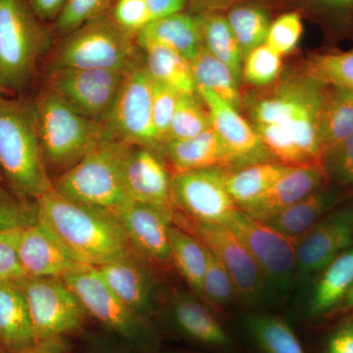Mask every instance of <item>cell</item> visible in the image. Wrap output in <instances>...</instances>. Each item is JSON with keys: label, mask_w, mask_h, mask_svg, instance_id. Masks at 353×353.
<instances>
[{"label": "cell", "mask_w": 353, "mask_h": 353, "mask_svg": "<svg viewBox=\"0 0 353 353\" xmlns=\"http://www.w3.org/2000/svg\"><path fill=\"white\" fill-rule=\"evenodd\" d=\"M210 128V114L199 94H180L165 141L194 138Z\"/></svg>", "instance_id": "36"}, {"label": "cell", "mask_w": 353, "mask_h": 353, "mask_svg": "<svg viewBox=\"0 0 353 353\" xmlns=\"http://www.w3.org/2000/svg\"><path fill=\"white\" fill-rule=\"evenodd\" d=\"M225 226L243 241L263 274L265 282L285 289L296 273V241L276 231L264 221L239 209Z\"/></svg>", "instance_id": "14"}, {"label": "cell", "mask_w": 353, "mask_h": 353, "mask_svg": "<svg viewBox=\"0 0 353 353\" xmlns=\"http://www.w3.org/2000/svg\"><path fill=\"white\" fill-rule=\"evenodd\" d=\"M152 21L182 12L187 0H146Z\"/></svg>", "instance_id": "50"}, {"label": "cell", "mask_w": 353, "mask_h": 353, "mask_svg": "<svg viewBox=\"0 0 353 353\" xmlns=\"http://www.w3.org/2000/svg\"><path fill=\"white\" fill-rule=\"evenodd\" d=\"M18 283L39 343L62 339L83 326L87 313L63 279L27 276Z\"/></svg>", "instance_id": "9"}, {"label": "cell", "mask_w": 353, "mask_h": 353, "mask_svg": "<svg viewBox=\"0 0 353 353\" xmlns=\"http://www.w3.org/2000/svg\"><path fill=\"white\" fill-rule=\"evenodd\" d=\"M173 224L192 234L226 267L236 292L248 303L263 294V274L243 241L225 225L199 222L175 211Z\"/></svg>", "instance_id": "11"}, {"label": "cell", "mask_w": 353, "mask_h": 353, "mask_svg": "<svg viewBox=\"0 0 353 353\" xmlns=\"http://www.w3.org/2000/svg\"><path fill=\"white\" fill-rule=\"evenodd\" d=\"M206 252L208 262L202 282L201 296L216 305H226L236 292L233 280L220 259L208 248Z\"/></svg>", "instance_id": "40"}, {"label": "cell", "mask_w": 353, "mask_h": 353, "mask_svg": "<svg viewBox=\"0 0 353 353\" xmlns=\"http://www.w3.org/2000/svg\"><path fill=\"white\" fill-rule=\"evenodd\" d=\"M303 32V20L299 14H283L271 23L265 43L281 57H284L296 50Z\"/></svg>", "instance_id": "42"}, {"label": "cell", "mask_w": 353, "mask_h": 353, "mask_svg": "<svg viewBox=\"0 0 353 353\" xmlns=\"http://www.w3.org/2000/svg\"><path fill=\"white\" fill-rule=\"evenodd\" d=\"M20 353H64V345L62 339L39 341L36 347Z\"/></svg>", "instance_id": "52"}, {"label": "cell", "mask_w": 353, "mask_h": 353, "mask_svg": "<svg viewBox=\"0 0 353 353\" xmlns=\"http://www.w3.org/2000/svg\"><path fill=\"white\" fill-rule=\"evenodd\" d=\"M303 71L329 87L353 92V50L311 55Z\"/></svg>", "instance_id": "37"}, {"label": "cell", "mask_w": 353, "mask_h": 353, "mask_svg": "<svg viewBox=\"0 0 353 353\" xmlns=\"http://www.w3.org/2000/svg\"><path fill=\"white\" fill-rule=\"evenodd\" d=\"M353 243V206L334 209L296 241V273L321 272Z\"/></svg>", "instance_id": "17"}, {"label": "cell", "mask_w": 353, "mask_h": 353, "mask_svg": "<svg viewBox=\"0 0 353 353\" xmlns=\"http://www.w3.org/2000/svg\"><path fill=\"white\" fill-rule=\"evenodd\" d=\"M39 145L50 174L69 170L102 141L109 139L99 121L85 117L50 88L32 101Z\"/></svg>", "instance_id": "4"}, {"label": "cell", "mask_w": 353, "mask_h": 353, "mask_svg": "<svg viewBox=\"0 0 353 353\" xmlns=\"http://www.w3.org/2000/svg\"><path fill=\"white\" fill-rule=\"evenodd\" d=\"M50 32L26 0H0V90L21 92L29 87Z\"/></svg>", "instance_id": "6"}, {"label": "cell", "mask_w": 353, "mask_h": 353, "mask_svg": "<svg viewBox=\"0 0 353 353\" xmlns=\"http://www.w3.org/2000/svg\"><path fill=\"white\" fill-rule=\"evenodd\" d=\"M24 294L18 282L0 281V347L20 353L38 345Z\"/></svg>", "instance_id": "21"}, {"label": "cell", "mask_w": 353, "mask_h": 353, "mask_svg": "<svg viewBox=\"0 0 353 353\" xmlns=\"http://www.w3.org/2000/svg\"><path fill=\"white\" fill-rule=\"evenodd\" d=\"M136 34L111 16H99L70 32L48 68L128 70L141 61Z\"/></svg>", "instance_id": "7"}, {"label": "cell", "mask_w": 353, "mask_h": 353, "mask_svg": "<svg viewBox=\"0 0 353 353\" xmlns=\"http://www.w3.org/2000/svg\"><path fill=\"white\" fill-rule=\"evenodd\" d=\"M327 353H353V312L330 336Z\"/></svg>", "instance_id": "48"}, {"label": "cell", "mask_w": 353, "mask_h": 353, "mask_svg": "<svg viewBox=\"0 0 353 353\" xmlns=\"http://www.w3.org/2000/svg\"><path fill=\"white\" fill-rule=\"evenodd\" d=\"M176 326L192 340L209 345L222 347L229 343V336L214 316L196 299L181 296L173 306Z\"/></svg>", "instance_id": "29"}, {"label": "cell", "mask_w": 353, "mask_h": 353, "mask_svg": "<svg viewBox=\"0 0 353 353\" xmlns=\"http://www.w3.org/2000/svg\"><path fill=\"white\" fill-rule=\"evenodd\" d=\"M353 287V243L321 271L313 290L309 312L312 316L334 313Z\"/></svg>", "instance_id": "26"}, {"label": "cell", "mask_w": 353, "mask_h": 353, "mask_svg": "<svg viewBox=\"0 0 353 353\" xmlns=\"http://www.w3.org/2000/svg\"><path fill=\"white\" fill-rule=\"evenodd\" d=\"M38 223L36 201L20 199L0 185V231Z\"/></svg>", "instance_id": "41"}, {"label": "cell", "mask_w": 353, "mask_h": 353, "mask_svg": "<svg viewBox=\"0 0 353 353\" xmlns=\"http://www.w3.org/2000/svg\"><path fill=\"white\" fill-rule=\"evenodd\" d=\"M0 185H4L3 176H2L1 172H0Z\"/></svg>", "instance_id": "54"}, {"label": "cell", "mask_w": 353, "mask_h": 353, "mask_svg": "<svg viewBox=\"0 0 353 353\" xmlns=\"http://www.w3.org/2000/svg\"><path fill=\"white\" fill-rule=\"evenodd\" d=\"M246 326L264 353H305L290 325L281 318L250 315Z\"/></svg>", "instance_id": "35"}, {"label": "cell", "mask_w": 353, "mask_h": 353, "mask_svg": "<svg viewBox=\"0 0 353 353\" xmlns=\"http://www.w3.org/2000/svg\"><path fill=\"white\" fill-rule=\"evenodd\" d=\"M146 43L165 44L190 61L203 48L201 16L181 12L152 21L137 36L139 46Z\"/></svg>", "instance_id": "25"}, {"label": "cell", "mask_w": 353, "mask_h": 353, "mask_svg": "<svg viewBox=\"0 0 353 353\" xmlns=\"http://www.w3.org/2000/svg\"><path fill=\"white\" fill-rule=\"evenodd\" d=\"M128 70L48 68L46 87L76 112L102 123L117 99Z\"/></svg>", "instance_id": "10"}, {"label": "cell", "mask_w": 353, "mask_h": 353, "mask_svg": "<svg viewBox=\"0 0 353 353\" xmlns=\"http://www.w3.org/2000/svg\"><path fill=\"white\" fill-rule=\"evenodd\" d=\"M0 172L20 199L36 201L53 188L39 145L32 101L0 94Z\"/></svg>", "instance_id": "3"}, {"label": "cell", "mask_w": 353, "mask_h": 353, "mask_svg": "<svg viewBox=\"0 0 353 353\" xmlns=\"http://www.w3.org/2000/svg\"><path fill=\"white\" fill-rule=\"evenodd\" d=\"M19 257L30 277L62 278L80 264L57 236L39 223L23 229Z\"/></svg>", "instance_id": "20"}, {"label": "cell", "mask_w": 353, "mask_h": 353, "mask_svg": "<svg viewBox=\"0 0 353 353\" xmlns=\"http://www.w3.org/2000/svg\"><path fill=\"white\" fill-rule=\"evenodd\" d=\"M190 3L201 15L209 13H220L221 11L229 10L230 8L243 2L252 0H189Z\"/></svg>", "instance_id": "51"}, {"label": "cell", "mask_w": 353, "mask_h": 353, "mask_svg": "<svg viewBox=\"0 0 353 353\" xmlns=\"http://www.w3.org/2000/svg\"><path fill=\"white\" fill-rule=\"evenodd\" d=\"M97 268L106 284L130 310L139 317L148 312L152 303V280L134 255Z\"/></svg>", "instance_id": "24"}, {"label": "cell", "mask_w": 353, "mask_h": 353, "mask_svg": "<svg viewBox=\"0 0 353 353\" xmlns=\"http://www.w3.org/2000/svg\"><path fill=\"white\" fill-rule=\"evenodd\" d=\"M179 94L176 90L152 81L153 123L161 146L168 134Z\"/></svg>", "instance_id": "46"}, {"label": "cell", "mask_w": 353, "mask_h": 353, "mask_svg": "<svg viewBox=\"0 0 353 353\" xmlns=\"http://www.w3.org/2000/svg\"><path fill=\"white\" fill-rule=\"evenodd\" d=\"M196 92L205 103L212 128L226 148L230 157L228 171L275 160L265 148L252 124L241 115L240 110L210 90L196 88Z\"/></svg>", "instance_id": "16"}, {"label": "cell", "mask_w": 353, "mask_h": 353, "mask_svg": "<svg viewBox=\"0 0 353 353\" xmlns=\"http://www.w3.org/2000/svg\"><path fill=\"white\" fill-rule=\"evenodd\" d=\"M111 17L122 29L136 36L152 22L146 0H118Z\"/></svg>", "instance_id": "47"}, {"label": "cell", "mask_w": 353, "mask_h": 353, "mask_svg": "<svg viewBox=\"0 0 353 353\" xmlns=\"http://www.w3.org/2000/svg\"><path fill=\"white\" fill-rule=\"evenodd\" d=\"M336 312H341V313H352L353 312V287L352 289L350 290V292H348L345 299H343V303H341V305L339 306L338 308L334 310V313Z\"/></svg>", "instance_id": "53"}, {"label": "cell", "mask_w": 353, "mask_h": 353, "mask_svg": "<svg viewBox=\"0 0 353 353\" xmlns=\"http://www.w3.org/2000/svg\"><path fill=\"white\" fill-rule=\"evenodd\" d=\"M343 197L340 188L327 183L321 189L264 220V222L296 241L325 216L338 208Z\"/></svg>", "instance_id": "22"}, {"label": "cell", "mask_w": 353, "mask_h": 353, "mask_svg": "<svg viewBox=\"0 0 353 353\" xmlns=\"http://www.w3.org/2000/svg\"><path fill=\"white\" fill-rule=\"evenodd\" d=\"M109 139L160 152L152 116V80L143 60L128 70L112 108L102 122Z\"/></svg>", "instance_id": "8"}, {"label": "cell", "mask_w": 353, "mask_h": 353, "mask_svg": "<svg viewBox=\"0 0 353 353\" xmlns=\"http://www.w3.org/2000/svg\"><path fill=\"white\" fill-rule=\"evenodd\" d=\"M321 164L290 166L263 196L243 212L266 220L329 183Z\"/></svg>", "instance_id": "19"}, {"label": "cell", "mask_w": 353, "mask_h": 353, "mask_svg": "<svg viewBox=\"0 0 353 353\" xmlns=\"http://www.w3.org/2000/svg\"><path fill=\"white\" fill-rule=\"evenodd\" d=\"M128 143L106 139L53 181L63 196L117 215L132 203L123 182L122 164Z\"/></svg>", "instance_id": "5"}, {"label": "cell", "mask_w": 353, "mask_h": 353, "mask_svg": "<svg viewBox=\"0 0 353 353\" xmlns=\"http://www.w3.org/2000/svg\"><path fill=\"white\" fill-rule=\"evenodd\" d=\"M23 229L14 228L0 231V281L20 282L27 277L19 257Z\"/></svg>", "instance_id": "45"}, {"label": "cell", "mask_w": 353, "mask_h": 353, "mask_svg": "<svg viewBox=\"0 0 353 353\" xmlns=\"http://www.w3.org/2000/svg\"><path fill=\"white\" fill-rule=\"evenodd\" d=\"M289 167L272 160L228 171V192L238 208L243 210L263 196Z\"/></svg>", "instance_id": "28"}, {"label": "cell", "mask_w": 353, "mask_h": 353, "mask_svg": "<svg viewBox=\"0 0 353 353\" xmlns=\"http://www.w3.org/2000/svg\"><path fill=\"white\" fill-rule=\"evenodd\" d=\"M282 57L266 43L250 51L243 59V80L253 87L265 88L270 85L281 75Z\"/></svg>", "instance_id": "38"}, {"label": "cell", "mask_w": 353, "mask_h": 353, "mask_svg": "<svg viewBox=\"0 0 353 353\" xmlns=\"http://www.w3.org/2000/svg\"><path fill=\"white\" fill-rule=\"evenodd\" d=\"M169 234L172 261L190 287L201 296L202 282L208 262L205 246L173 223Z\"/></svg>", "instance_id": "33"}, {"label": "cell", "mask_w": 353, "mask_h": 353, "mask_svg": "<svg viewBox=\"0 0 353 353\" xmlns=\"http://www.w3.org/2000/svg\"><path fill=\"white\" fill-rule=\"evenodd\" d=\"M39 20L58 18L68 0H26Z\"/></svg>", "instance_id": "49"}, {"label": "cell", "mask_w": 353, "mask_h": 353, "mask_svg": "<svg viewBox=\"0 0 353 353\" xmlns=\"http://www.w3.org/2000/svg\"><path fill=\"white\" fill-rule=\"evenodd\" d=\"M190 62L196 90L203 88L210 90L240 110L243 102L239 90L240 83L226 65L213 57L204 46Z\"/></svg>", "instance_id": "30"}, {"label": "cell", "mask_w": 353, "mask_h": 353, "mask_svg": "<svg viewBox=\"0 0 353 353\" xmlns=\"http://www.w3.org/2000/svg\"><path fill=\"white\" fill-rule=\"evenodd\" d=\"M329 85L305 72L279 78L245 102L248 122L272 157L287 166L321 164Z\"/></svg>", "instance_id": "1"}, {"label": "cell", "mask_w": 353, "mask_h": 353, "mask_svg": "<svg viewBox=\"0 0 353 353\" xmlns=\"http://www.w3.org/2000/svg\"><path fill=\"white\" fill-rule=\"evenodd\" d=\"M228 170L209 167L172 175L175 211L199 222L226 225L239 210L226 187Z\"/></svg>", "instance_id": "13"}, {"label": "cell", "mask_w": 353, "mask_h": 353, "mask_svg": "<svg viewBox=\"0 0 353 353\" xmlns=\"http://www.w3.org/2000/svg\"><path fill=\"white\" fill-rule=\"evenodd\" d=\"M132 252L157 263L171 261L170 227L174 215L132 201L116 215Z\"/></svg>", "instance_id": "18"}, {"label": "cell", "mask_w": 353, "mask_h": 353, "mask_svg": "<svg viewBox=\"0 0 353 353\" xmlns=\"http://www.w3.org/2000/svg\"><path fill=\"white\" fill-rule=\"evenodd\" d=\"M0 94H3V92H2L1 90H0Z\"/></svg>", "instance_id": "56"}, {"label": "cell", "mask_w": 353, "mask_h": 353, "mask_svg": "<svg viewBox=\"0 0 353 353\" xmlns=\"http://www.w3.org/2000/svg\"><path fill=\"white\" fill-rule=\"evenodd\" d=\"M226 19L233 31L243 59L246 55L266 43L271 25L266 7L252 1L243 2L227 11Z\"/></svg>", "instance_id": "32"}, {"label": "cell", "mask_w": 353, "mask_h": 353, "mask_svg": "<svg viewBox=\"0 0 353 353\" xmlns=\"http://www.w3.org/2000/svg\"><path fill=\"white\" fill-rule=\"evenodd\" d=\"M334 36L353 37V0H304Z\"/></svg>", "instance_id": "39"}, {"label": "cell", "mask_w": 353, "mask_h": 353, "mask_svg": "<svg viewBox=\"0 0 353 353\" xmlns=\"http://www.w3.org/2000/svg\"><path fill=\"white\" fill-rule=\"evenodd\" d=\"M36 205L39 224L80 263L99 267L136 254L111 213L73 201L54 188L37 199Z\"/></svg>", "instance_id": "2"}, {"label": "cell", "mask_w": 353, "mask_h": 353, "mask_svg": "<svg viewBox=\"0 0 353 353\" xmlns=\"http://www.w3.org/2000/svg\"><path fill=\"white\" fill-rule=\"evenodd\" d=\"M322 166L329 181L353 185V134L324 153Z\"/></svg>", "instance_id": "43"}, {"label": "cell", "mask_w": 353, "mask_h": 353, "mask_svg": "<svg viewBox=\"0 0 353 353\" xmlns=\"http://www.w3.org/2000/svg\"><path fill=\"white\" fill-rule=\"evenodd\" d=\"M62 279L87 314L132 345L143 343L141 317L134 314L114 294L97 266L78 264Z\"/></svg>", "instance_id": "12"}, {"label": "cell", "mask_w": 353, "mask_h": 353, "mask_svg": "<svg viewBox=\"0 0 353 353\" xmlns=\"http://www.w3.org/2000/svg\"><path fill=\"white\" fill-rule=\"evenodd\" d=\"M0 353H3V352H2V348H1V347H0Z\"/></svg>", "instance_id": "55"}, {"label": "cell", "mask_w": 353, "mask_h": 353, "mask_svg": "<svg viewBox=\"0 0 353 353\" xmlns=\"http://www.w3.org/2000/svg\"><path fill=\"white\" fill-rule=\"evenodd\" d=\"M199 16L204 48L226 65L240 83L243 78V53L226 16L220 13Z\"/></svg>", "instance_id": "31"}, {"label": "cell", "mask_w": 353, "mask_h": 353, "mask_svg": "<svg viewBox=\"0 0 353 353\" xmlns=\"http://www.w3.org/2000/svg\"><path fill=\"white\" fill-rule=\"evenodd\" d=\"M353 134V92L329 87L323 113L321 141L323 155ZM323 159V158H322Z\"/></svg>", "instance_id": "34"}, {"label": "cell", "mask_w": 353, "mask_h": 353, "mask_svg": "<svg viewBox=\"0 0 353 353\" xmlns=\"http://www.w3.org/2000/svg\"><path fill=\"white\" fill-rule=\"evenodd\" d=\"M161 157L152 148L128 143L123 158V182L132 201L174 215L172 175Z\"/></svg>", "instance_id": "15"}, {"label": "cell", "mask_w": 353, "mask_h": 353, "mask_svg": "<svg viewBox=\"0 0 353 353\" xmlns=\"http://www.w3.org/2000/svg\"><path fill=\"white\" fill-rule=\"evenodd\" d=\"M160 153L166 158L174 174L209 167L230 169L229 154L213 128L194 138L165 141Z\"/></svg>", "instance_id": "23"}, {"label": "cell", "mask_w": 353, "mask_h": 353, "mask_svg": "<svg viewBox=\"0 0 353 353\" xmlns=\"http://www.w3.org/2000/svg\"><path fill=\"white\" fill-rule=\"evenodd\" d=\"M143 50V65L152 81L176 90L178 94L196 92L189 59L173 48L158 43L139 46Z\"/></svg>", "instance_id": "27"}, {"label": "cell", "mask_w": 353, "mask_h": 353, "mask_svg": "<svg viewBox=\"0 0 353 353\" xmlns=\"http://www.w3.org/2000/svg\"><path fill=\"white\" fill-rule=\"evenodd\" d=\"M110 0H68L57 18V31L69 34L79 27L105 14Z\"/></svg>", "instance_id": "44"}]
</instances>
